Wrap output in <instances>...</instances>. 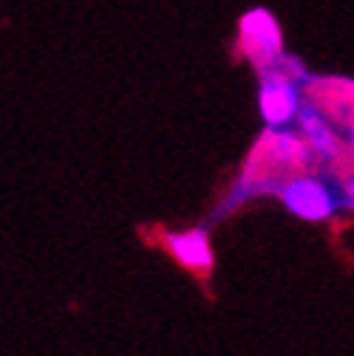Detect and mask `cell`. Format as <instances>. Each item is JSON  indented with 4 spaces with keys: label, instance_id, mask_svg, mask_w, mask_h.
Segmentation results:
<instances>
[{
    "label": "cell",
    "instance_id": "cell-4",
    "mask_svg": "<svg viewBox=\"0 0 354 356\" xmlns=\"http://www.w3.org/2000/svg\"><path fill=\"white\" fill-rule=\"evenodd\" d=\"M255 161H263L267 170L275 172H300L312 161V150L306 147V142L289 130H267L255 147Z\"/></svg>",
    "mask_w": 354,
    "mask_h": 356
},
{
    "label": "cell",
    "instance_id": "cell-6",
    "mask_svg": "<svg viewBox=\"0 0 354 356\" xmlns=\"http://www.w3.org/2000/svg\"><path fill=\"white\" fill-rule=\"evenodd\" d=\"M298 124L303 130V142L306 147L318 153L321 159H334L340 153V139H337V133L332 130V124L326 122V116L315 108V105H300L298 111Z\"/></svg>",
    "mask_w": 354,
    "mask_h": 356
},
{
    "label": "cell",
    "instance_id": "cell-2",
    "mask_svg": "<svg viewBox=\"0 0 354 356\" xmlns=\"http://www.w3.org/2000/svg\"><path fill=\"white\" fill-rule=\"evenodd\" d=\"M278 198L284 207L303 218V220H326L337 212V195L334 190L323 181V178L312 172H295L278 187Z\"/></svg>",
    "mask_w": 354,
    "mask_h": 356
},
{
    "label": "cell",
    "instance_id": "cell-1",
    "mask_svg": "<svg viewBox=\"0 0 354 356\" xmlns=\"http://www.w3.org/2000/svg\"><path fill=\"white\" fill-rule=\"evenodd\" d=\"M261 116L270 130H286L300 111V91L292 74H286L278 63L261 68V94H258Z\"/></svg>",
    "mask_w": 354,
    "mask_h": 356
},
{
    "label": "cell",
    "instance_id": "cell-5",
    "mask_svg": "<svg viewBox=\"0 0 354 356\" xmlns=\"http://www.w3.org/2000/svg\"><path fill=\"white\" fill-rule=\"evenodd\" d=\"M167 252L179 260L190 272H210L213 266V246L210 235L204 229H187V232H170L164 238Z\"/></svg>",
    "mask_w": 354,
    "mask_h": 356
},
{
    "label": "cell",
    "instance_id": "cell-3",
    "mask_svg": "<svg viewBox=\"0 0 354 356\" xmlns=\"http://www.w3.org/2000/svg\"><path fill=\"white\" fill-rule=\"evenodd\" d=\"M241 46L247 49V57L258 65L267 68L281 60L284 42H281V29L275 17L263 9H252L241 17Z\"/></svg>",
    "mask_w": 354,
    "mask_h": 356
}]
</instances>
